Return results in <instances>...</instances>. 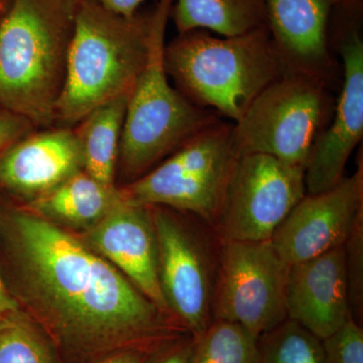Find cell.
Returning a JSON list of instances; mask_svg holds the SVG:
<instances>
[{"mask_svg": "<svg viewBox=\"0 0 363 363\" xmlns=\"http://www.w3.org/2000/svg\"><path fill=\"white\" fill-rule=\"evenodd\" d=\"M121 188L108 187L83 171L58 187L26 203L28 211L56 225L85 231L123 201Z\"/></svg>", "mask_w": 363, "mask_h": 363, "instance_id": "17", "label": "cell"}, {"mask_svg": "<svg viewBox=\"0 0 363 363\" xmlns=\"http://www.w3.org/2000/svg\"><path fill=\"white\" fill-rule=\"evenodd\" d=\"M179 33L208 30L236 37L267 26L264 0H176L171 16Z\"/></svg>", "mask_w": 363, "mask_h": 363, "instance_id": "19", "label": "cell"}, {"mask_svg": "<svg viewBox=\"0 0 363 363\" xmlns=\"http://www.w3.org/2000/svg\"><path fill=\"white\" fill-rule=\"evenodd\" d=\"M80 0H13L0 23V108L52 128Z\"/></svg>", "mask_w": 363, "mask_h": 363, "instance_id": "2", "label": "cell"}, {"mask_svg": "<svg viewBox=\"0 0 363 363\" xmlns=\"http://www.w3.org/2000/svg\"><path fill=\"white\" fill-rule=\"evenodd\" d=\"M83 171L74 128L35 130L0 157V186L30 202Z\"/></svg>", "mask_w": 363, "mask_h": 363, "instance_id": "15", "label": "cell"}, {"mask_svg": "<svg viewBox=\"0 0 363 363\" xmlns=\"http://www.w3.org/2000/svg\"><path fill=\"white\" fill-rule=\"evenodd\" d=\"M174 1L159 0L152 9L149 59L126 105L118 164L128 184L219 119L169 83L164 50Z\"/></svg>", "mask_w": 363, "mask_h": 363, "instance_id": "5", "label": "cell"}, {"mask_svg": "<svg viewBox=\"0 0 363 363\" xmlns=\"http://www.w3.org/2000/svg\"><path fill=\"white\" fill-rule=\"evenodd\" d=\"M37 130L35 124L26 117L0 108V157L16 143Z\"/></svg>", "mask_w": 363, "mask_h": 363, "instance_id": "25", "label": "cell"}, {"mask_svg": "<svg viewBox=\"0 0 363 363\" xmlns=\"http://www.w3.org/2000/svg\"><path fill=\"white\" fill-rule=\"evenodd\" d=\"M13 0H0V23L4 21V16H6L9 7H11Z\"/></svg>", "mask_w": 363, "mask_h": 363, "instance_id": "30", "label": "cell"}, {"mask_svg": "<svg viewBox=\"0 0 363 363\" xmlns=\"http://www.w3.org/2000/svg\"><path fill=\"white\" fill-rule=\"evenodd\" d=\"M326 82L288 71L267 86L233 123L238 157L262 154L306 169L330 107Z\"/></svg>", "mask_w": 363, "mask_h": 363, "instance_id": "7", "label": "cell"}, {"mask_svg": "<svg viewBox=\"0 0 363 363\" xmlns=\"http://www.w3.org/2000/svg\"><path fill=\"white\" fill-rule=\"evenodd\" d=\"M286 310L288 319L320 340L347 322L351 313L345 247L289 266Z\"/></svg>", "mask_w": 363, "mask_h": 363, "instance_id": "14", "label": "cell"}, {"mask_svg": "<svg viewBox=\"0 0 363 363\" xmlns=\"http://www.w3.org/2000/svg\"><path fill=\"white\" fill-rule=\"evenodd\" d=\"M346 272L351 317L362 323L363 315V217L358 219L346 241Z\"/></svg>", "mask_w": 363, "mask_h": 363, "instance_id": "23", "label": "cell"}, {"mask_svg": "<svg viewBox=\"0 0 363 363\" xmlns=\"http://www.w3.org/2000/svg\"><path fill=\"white\" fill-rule=\"evenodd\" d=\"M288 271L271 240L224 241L213 320L240 324L257 338L276 328L288 319Z\"/></svg>", "mask_w": 363, "mask_h": 363, "instance_id": "8", "label": "cell"}, {"mask_svg": "<svg viewBox=\"0 0 363 363\" xmlns=\"http://www.w3.org/2000/svg\"><path fill=\"white\" fill-rule=\"evenodd\" d=\"M159 252V279L169 314L193 338L213 321L214 289L205 250L180 221L152 206Z\"/></svg>", "mask_w": 363, "mask_h": 363, "instance_id": "10", "label": "cell"}, {"mask_svg": "<svg viewBox=\"0 0 363 363\" xmlns=\"http://www.w3.org/2000/svg\"><path fill=\"white\" fill-rule=\"evenodd\" d=\"M96 1L111 13L130 18L138 13V7L145 0H96Z\"/></svg>", "mask_w": 363, "mask_h": 363, "instance_id": "27", "label": "cell"}, {"mask_svg": "<svg viewBox=\"0 0 363 363\" xmlns=\"http://www.w3.org/2000/svg\"><path fill=\"white\" fill-rule=\"evenodd\" d=\"M192 345L191 334L169 338L150 350L143 363H188Z\"/></svg>", "mask_w": 363, "mask_h": 363, "instance_id": "26", "label": "cell"}, {"mask_svg": "<svg viewBox=\"0 0 363 363\" xmlns=\"http://www.w3.org/2000/svg\"><path fill=\"white\" fill-rule=\"evenodd\" d=\"M363 217V167L335 187L305 195L272 238L286 264H298L340 247Z\"/></svg>", "mask_w": 363, "mask_h": 363, "instance_id": "11", "label": "cell"}, {"mask_svg": "<svg viewBox=\"0 0 363 363\" xmlns=\"http://www.w3.org/2000/svg\"><path fill=\"white\" fill-rule=\"evenodd\" d=\"M149 351L143 350H125L117 351L94 363H143Z\"/></svg>", "mask_w": 363, "mask_h": 363, "instance_id": "28", "label": "cell"}, {"mask_svg": "<svg viewBox=\"0 0 363 363\" xmlns=\"http://www.w3.org/2000/svg\"><path fill=\"white\" fill-rule=\"evenodd\" d=\"M322 344L326 363H363L362 326L352 317Z\"/></svg>", "mask_w": 363, "mask_h": 363, "instance_id": "24", "label": "cell"}, {"mask_svg": "<svg viewBox=\"0 0 363 363\" xmlns=\"http://www.w3.org/2000/svg\"><path fill=\"white\" fill-rule=\"evenodd\" d=\"M259 352V363H326L322 340L290 319L260 336Z\"/></svg>", "mask_w": 363, "mask_h": 363, "instance_id": "21", "label": "cell"}, {"mask_svg": "<svg viewBox=\"0 0 363 363\" xmlns=\"http://www.w3.org/2000/svg\"><path fill=\"white\" fill-rule=\"evenodd\" d=\"M344 83L335 116L313 145L305 169L306 191L330 190L344 178L346 164L363 135V43L357 30L346 33L340 48Z\"/></svg>", "mask_w": 363, "mask_h": 363, "instance_id": "13", "label": "cell"}, {"mask_svg": "<svg viewBox=\"0 0 363 363\" xmlns=\"http://www.w3.org/2000/svg\"><path fill=\"white\" fill-rule=\"evenodd\" d=\"M23 304L66 363L152 350L181 328L78 236L25 208L9 216Z\"/></svg>", "mask_w": 363, "mask_h": 363, "instance_id": "1", "label": "cell"}, {"mask_svg": "<svg viewBox=\"0 0 363 363\" xmlns=\"http://www.w3.org/2000/svg\"><path fill=\"white\" fill-rule=\"evenodd\" d=\"M116 267L166 315L168 305L159 279V252L152 206L123 199L96 225L78 236Z\"/></svg>", "mask_w": 363, "mask_h": 363, "instance_id": "12", "label": "cell"}, {"mask_svg": "<svg viewBox=\"0 0 363 363\" xmlns=\"http://www.w3.org/2000/svg\"><path fill=\"white\" fill-rule=\"evenodd\" d=\"M4 323V317H0V329H1L2 325Z\"/></svg>", "mask_w": 363, "mask_h": 363, "instance_id": "31", "label": "cell"}, {"mask_svg": "<svg viewBox=\"0 0 363 363\" xmlns=\"http://www.w3.org/2000/svg\"><path fill=\"white\" fill-rule=\"evenodd\" d=\"M18 311H20L18 302L11 297L0 274V317H6Z\"/></svg>", "mask_w": 363, "mask_h": 363, "instance_id": "29", "label": "cell"}, {"mask_svg": "<svg viewBox=\"0 0 363 363\" xmlns=\"http://www.w3.org/2000/svg\"><path fill=\"white\" fill-rule=\"evenodd\" d=\"M130 94L100 105L76 125L83 169L100 183L116 187L121 136Z\"/></svg>", "mask_w": 363, "mask_h": 363, "instance_id": "18", "label": "cell"}, {"mask_svg": "<svg viewBox=\"0 0 363 363\" xmlns=\"http://www.w3.org/2000/svg\"><path fill=\"white\" fill-rule=\"evenodd\" d=\"M233 123L215 121L147 174L121 188L124 199L143 206H167L216 222L238 162Z\"/></svg>", "mask_w": 363, "mask_h": 363, "instance_id": "6", "label": "cell"}, {"mask_svg": "<svg viewBox=\"0 0 363 363\" xmlns=\"http://www.w3.org/2000/svg\"><path fill=\"white\" fill-rule=\"evenodd\" d=\"M164 63L184 96L233 123L290 71L267 26L236 37H212L202 30L179 33L164 45Z\"/></svg>", "mask_w": 363, "mask_h": 363, "instance_id": "3", "label": "cell"}, {"mask_svg": "<svg viewBox=\"0 0 363 363\" xmlns=\"http://www.w3.org/2000/svg\"><path fill=\"white\" fill-rule=\"evenodd\" d=\"M259 338L233 322L213 320L193 338L188 363H259Z\"/></svg>", "mask_w": 363, "mask_h": 363, "instance_id": "20", "label": "cell"}, {"mask_svg": "<svg viewBox=\"0 0 363 363\" xmlns=\"http://www.w3.org/2000/svg\"><path fill=\"white\" fill-rule=\"evenodd\" d=\"M152 11L123 16L96 0H80L56 121L75 128L91 111L130 94L147 65Z\"/></svg>", "mask_w": 363, "mask_h": 363, "instance_id": "4", "label": "cell"}, {"mask_svg": "<svg viewBox=\"0 0 363 363\" xmlns=\"http://www.w3.org/2000/svg\"><path fill=\"white\" fill-rule=\"evenodd\" d=\"M306 193L304 168L267 155L238 157L216 221L223 241L271 240Z\"/></svg>", "mask_w": 363, "mask_h": 363, "instance_id": "9", "label": "cell"}, {"mask_svg": "<svg viewBox=\"0 0 363 363\" xmlns=\"http://www.w3.org/2000/svg\"><path fill=\"white\" fill-rule=\"evenodd\" d=\"M337 0H264L267 26L289 70L326 82L332 60L327 25Z\"/></svg>", "mask_w": 363, "mask_h": 363, "instance_id": "16", "label": "cell"}, {"mask_svg": "<svg viewBox=\"0 0 363 363\" xmlns=\"http://www.w3.org/2000/svg\"><path fill=\"white\" fill-rule=\"evenodd\" d=\"M0 363H57L49 339L20 311L4 317L0 329Z\"/></svg>", "mask_w": 363, "mask_h": 363, "instance_id": "22", "label": "cell"}]
</instances>
